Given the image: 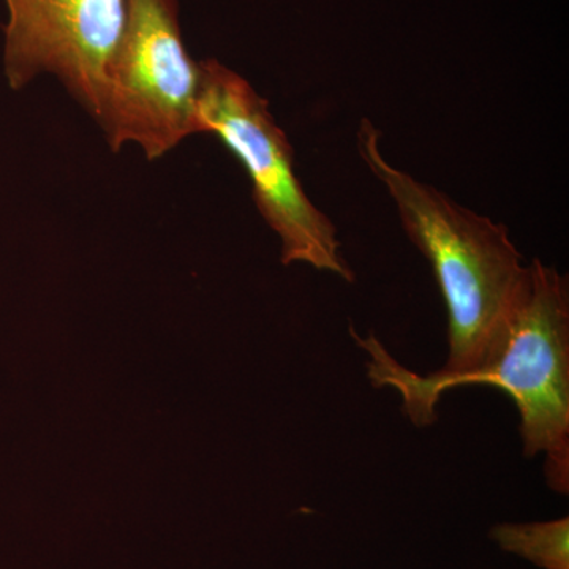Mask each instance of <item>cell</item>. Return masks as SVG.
Returning a JSON list of instances; mask_svg holds the SVG:
<instances>
[{
    "label": "cell",
    "mask_w": 569,
    "mask_h": 569,
    "mask_svg": "<svg viewBox=\"0 0 569 569\" xmlns=\"http://www.w3.org/2000/svg\"><path fill=\"white\" fill-rule=\"evenodd\" d=\"M358 151L388 190L408 239L432 266L447 305L449 353L438 376H466L489 365L505 346L529 280L508 228L389 163L369 119L359 126Z\"/></svg>",
    "instance_id": "1"
},
{
    "label": "cell",
    "mask_w": 569,
    "mask_h": 569,
    "mask_svg": "<svg viewBox=\"0 0 569 569\" xmlns=\"http://www.w3.org/2000/svg\"><path fill=\"white\" fill-rule=\"evenodd\" d=\"M356 346L369 355L367 376L373 387L396 389L408 419L418 427L437 421V406L448 389L490 385L511 397L520 415L523 456L545 455V477L553 492H569V287L568 279L539 258L509 323L500 353L459 377L419 376L399 365L370 332L353 328Z\"/></svg>",
    "instance_id": "2"
},
{
    "label": "cell",
    "mask_w": 569,
    "mask_h": 569,
    "mask_svg": "<svg viewBox=\"0 0 569 569\" xmlns=\"http://www.w3.org/2000/svg\"><path fill=\"white\" fill-rule=\"evenodd\" d=\"M200 66L198 133L216 134L244 168L258 212L279 236L282 263L309 264L353 282L336 224L307 197L296 174L293 148L268 100L223 63L208 59Z\"/></svg>",
    "instance_id": "3"
},
{
    "label": "cell",
    "mask_w": 569,
    "mask_h": 569,
    "mask_svg": "<svg viewBox=\"0 0 569 569\" xmlns=\"http://www.w3.org/2000/svg\"><path fill=\"white\" fill-rule=\"evenodd\" d=\"M201 66L183 44L178 0H126L99 126L112 149L137 144L148 160L198 134Z\"/></svg>",
    "instance_id": "4"
},
{
    "label": "cell",
    "mask_w": 569,
    "mask_h": 569,
    "mask_svg": "<svg viewBox=\"0 0 569 569\" xmlns=\"http://www.w3.org/2000/svg\"><path fill=\"white\" fill-rule=\"evenodd\" d=\"M7 80L20 91L52 74L99 123L126 20V0H6Z\"/></svg>",
    "instance_id": "5"
},
{
    "label": "cell",
    "mask_w": 569,
    "mask_h": 569,
    "mask_svg": "<svg viewBox=\"0 0 569 569\" xmlns=\"http://www.w3.org/2000/svg\"><path fill=\"white\" fill-rule=\"evenodd\" d=\"M498 546L541 569H569V519L500 523L490 531Z\"/></svg>",
    "instance_id": "6"
}]
</instances>
